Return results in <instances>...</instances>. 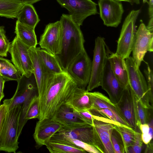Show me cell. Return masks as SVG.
<instances>
[{
    "instance_id": "cell-41",
    "label": "cell",
    "mask_w": 153,
    "mask_h": 153,
    "mask_svg": "<svg viewBox=\"0 0 153 153\" xmlns=\"http://www.w3.org/2000/svg\"><path fill=\"white\" fill-rule=\"evenodd\" d=\"M149 125L148 124H141L140 128L141 134H147L149 133Z\"/></svg>"
},
{
    "instance_id": "cell-40",
    "label": "cell",
    "mask_w": 153,
    "mask_h": 153,
    "mask_svg": "<svg viewBox=\"0 0 153 153\" xmlns=\"http://www.w3.org/2000/svg\"><path fill=\"white\" fill-rule=\"evenodd\" d=\"M5 82L4 79L0 75V97L2 99L4 97L3 90L4 84Z\"/></svg>"
},
{
    "instance_id": "cell-19",
    "label": "cell",
    "mask_w": 153,
    "mask_h": 153,
    "mask_svg": "<svg viewBox=\"0 0 153 153\" xmlns=\"http://www.w3.org/2000/svg\"><path fill=\"white\" fill-rule=\"evenodd\" d=\"M29 51L33 65V74L34 76L39 98L42 90L54 74H50L44 66L38 55L36 47L30 48Z\"/></svg>"
},
{
    "instance_id": "cell-20",
    "label": "cell",
    "mask_w": 153,
    "mask_h": 153,
    "mask_svg": "<svg viewBox=\"0 0 153 153\" xmlns=\"http://www.w3.org/2000/svg\"><path fill=\"white\" fill-rule=\"evenodd\" d=\"M51 118L63 128H72L89 125L84 122L71 108L65 104L55 112Z\"/></svg>"
},
{
    "instance_id": "cell-30",
    "label": "cell",
    "mask_w": 153,
    "mask_h": 153,
    "mask_svg": "<svg viewBox=\"0 0 153 153\" xmlns=\"http://www.w3.org/2000/svg\"><path fill=\"white\" fill-rule=\"evenodd\" d=\"M114 128L119 133L122 140L124 153H127L128 148L134 141L136 131L130 127L123 125H114Z\"/></svg>"
},
{
    "instance_id": "cell-27",
    "label": "cell",
    "mask_w": 153,
    "mask_h": 153,
    "mask_svg": "<svg viewBox=\"0 0 153 153\" xmlns=\"http://www.w3.org/2000/svg\"><path fill=\"white\" fill-rule=\"evenodd\" d=\"M0 75L4 79L6 82L17 81L22 75L9 60L0 57Z\"/></svg>"
},
{
    "instance_id": "cell-36",
    "label": "cell",
    "mask_w": 153,
    "mask_h": 153,
    "mask_svg": "<svg viewBox=\"0 0 153 153\" xmlns=\"http://www.w3.org/2000/svg\"><path fill=\"white\" fill-rule=\"evenodd\" d=\"M74 111L84 122L88 124L93 125L94 117L89 110H79L73 109Z\"/></svg>"
},
{
    "instance_id": "cell-15",
    "label": "cell",
    "mask_w": 153,
    "mask_h": 153,
    "mask_svg": "<svg viewBox=\"0 0 153 153\" xmlns=\"http://www.w3.org/2000/svg\"><path fill=\"white\" fill-rule=\"evenodd\" d=\"M31 76L27 78L22 75L20 78L17 81V88L13 97L10 99H5L3 101L8 110L11 109L17 105L22 106L36 92L37 87H36L33 80L31 79Z\"/></svg>"
},
{
    "instance_id": "cell-5",
    "label": "cell",
    "mask_w": 153,
    "mask_h": 153,
    "mask_svg": "<svg viewBox=\"0 0 153 153\" xmlns=\"http://www.w3.org/2000/svg\"><path fill=\"white\" fill-rule=\"evenodd\" d=\"M138 99L129 84L124 89L120 98L116 104L124 120L135 131L141 133V124L137 111Z\"/></svg>"
},
{
    "instance_id": "cell-29",
    "label": "cell",
    "mask_w": 153,
    "mask_h": 153,
    "mask_svg": "<svg viewBox=\"0 0 153 153\" xmlns=\"http://www.w3.org/2000/svg\"><path fill=\"white\" fill-rule=\"evenodd\" d=\"M51 153H85L87 152L74 145L50 140L45 145Z\"/></svg>"
},
{
    "instance_id": "cell-21",
    "label": "cell",
    "mask_w": 153,
    "mask_h": 153,
    "mask_svg": "<svg viewBox=\"0 0 153 153\" xmlns=\"http://www.w3.org/2000/svg\"><path fill=\"white\" fill-rule=\"evenodd\" d=\"M86 94L89 97L91 103V109L97 110L108 108L112 111L118 123L125 126L130 127L124 120L116 104L112 103L109 98L99 92L87 91Z\"/></svg>"
},
{
    "instance_id": "cell-6",
    "label": "cell",
    "mask_w": 153,
    "mask_h": 153,
    "mask_svg": "<svg viewBox=\"0 0 153 153\" xmlns=\"http://www.w3.org/2000/svg\"><path fill=\"white\" fill-rule=\"evenodd\" d=\"M140 10H132L126 17L117 41L116 53L126 59L132 51L135 33V24Z\"/></svg>"
},
{
    "instance_id": "cell-47",
    "label": "cell",
    "mask_w": 153,
    "mask_h": 153,
    "mask_svg": "<svg viewBox=\"0 0 153 153\" xmlns=\"http://www.w3.org/2000/svg\"><path fill=\"white\" fill-rule=\"evenodd\" d=\"M129 3L131 5L134 4H140V0H129Z\"/></svg>"
},
{
    "instance_id": "cell-4",
    "label": "cell",
    "mask_w": 153,
    "mask_h": 153,
    "mask_svg": "<svg viewBox=\"0 0 153 153\" xmlns=\"http://www.w3.org/2000/svg\"><path fill=\"white\" fill-rule=\"evenodd\" d=\"M129 85L135 94L138 101L144 107L152 109L153 94L149 90L147 82L132 59H126Z\"/></svg>"
},
{
    "instance_id": "cell-13",
    "label": "cell",
    "mask_w": 153,
    "mask_h": 153,
    "mask_svg": "<svg viewBox=\"0 0 153 153\" xmlns=\"http://www.w3.org/2000/svg\"><path fill=\"white\" fill-rule=\"evenodd\" d=\"M62 38L59 21L50 23L46 26L41 35L39 44L42 49L56 55L60 52Z\"/></svg>"
},
{
    "instance_id": "cell-25",
    "label": "cell",
    "mask_w": 153,
    "mask_h": 153,
    "mask_svg": "<svg viewBox=\"0 0 153 153\" xmlns=\"http://www.w3.org/2000/svg\"><path fill=\"white\" fill-rule=\"evenodd\" d=\"M16 18L20 23L34 28L40 21L34 7L30 4L23 5L19 11Z\"/></svg>"
},
{
    "instance_id": "cell-33",
    "label": "cell",
    "mask_w": 153,
    "mask_h": 153,
    "mask_svg": "<svg viewBox=\"0 0 153 153\" xmlns=\"http://www.w3.org/2000/svg\"><path fill=\"white\" fill-rule=\"evenodd\" d=\"M111 141L114 153H124L122 140L119 133L114 128L112 133Z\"/></svg>"
},
{
    "instance_id": "cell-8",
    "label": "cell",
    "mask_w": 153,
    "mask_h": 153,
    "mask_svg": "<svg viewBox=\"0 0 153 153\" xmlns=\"http://www.w3.org/2000/svg\"><path fill=\"white\" fill-rule=\"evenodd\" d=\"M30 48L16 36L10 44L9 51L13 65L22 75L27 78L31 76L33 72Z\"/></svg>"
},
{
    "instance_id": "cell-17",
    "label": "cell",
    "mask_w": 153,
    "mask_h": 153,
    "mask_svg": "<svg viewBox=\"0 0 153 153\" xmlns=\"http://www.w3.org/2000/svg\"><path fill=\"white\" fill-rule=\"evenodd\" d=\"M100 86L107 93L110 100L114 104L118 102L125 88L115 76L108 59L105 65Z\"/></svg>"
},
{
    "instance_id": "cell-38",
    "label": "cell",
    "mask_w": 153,
    "mask_h": 153,
    "mask_svg": "<svg viewBox=\"0 0 153 153\" xmlns=\"http://www.w3.org/2000/svg\"><path fill=\"white\" fill-rule=\"evenodd\" d=\"M7 108L6 105L3 103L0 105V134L5 119Z\"/></svg>"
},
{
    "instance_id": "cell-18",
    "label": "cell",
    "mask_w": 153,
    "mask_h": 153,
    "mask_svg": "<svg viewBox=\"0 0 153 153\" xmlns=\"http://www.w3.org/2000/svg\"><path fill=\"white\" fill-rule=\"evenodd\" d=\"M63 128V126L51 118L39 120L33 134L37 147L46 145L52 136Z\"/></svg>"
},
{
    "instance_id": "cell-43",
    "label": "cell",
    "mask_w": 153,
    "mask_h": 153,
    "mask_svg": "<svg viewBox=\"0 0 153 153\" xmlns=\"http://www.w3.org/2000/svg\"><path fill=\"white\" fill-rule=\"evenodd\" d=\"M153 17L150 18V19L147 26V29L152 33H153Z\"/></svg>"
},
{
    "instance_id": "cell-14",
    "label": "cell",
    "mask_w": 153,
    "mask_h": 153,
    "mask_svg": "<svg viewBox=\"0 0 153 153\" xmlns=\"http://www.w3.org/2000/svg\"><path fill=\"white\" fill-rule=\"evenodd\" d=\"M100 16L105 25L117 27L121 23L124 10L121 1L116 0H99Z\"/></svg>"
},
{
    "instance_id": "cell-3",
    "label": "cell",
    "mask_w": 153,
    "mask_h": 153,
    "mask_svg": "<svg viewBox=\"0 0 153 153\" xmlns=\"http://www.w3.org/2000/svg\"><path fill=\"white\" fill-rule=\"evenodd\" d=\"M21 109L20 105L7 109L0 134V151L15 153L19 148L18 130Z\"/></svg>"
},
{
    "instance_id": "cell-1",
    "label": "cell",
    "mask_w": 153,
    "mask_h": 153,
    "mask_svg": "<svg viewBox=\"0 0 153 153\" xmlns=\"http://www.w3.org/2000/svg\"><path fill=\"white\" fill-rule=\"evenodd\" d=\"M77 86L75 82L66 71L53 75L39 98V120L51 118L57 110L65 103Z\"/></svg>"
},
{
    "instance_id": "cell-39",
    "label": "cell",
    "mask_w": 153,
    "mask_h": 153,
    "mask_svg": "<svg viewBox=\"0 0 153 153\" xmlns=\"http://www.w3.org/2000/svg\"><path fill=\"white\" fill-rule=\"evenodd\" d=\"M141 136L143 143H144L146 145L150 142L153 138V136L151 135L149 133L141 134Z\"/></svg>"
},
{
    "instance_id": "cell-49",
    "label": "cell",
    "mask_w": 153,
    "mask_h": 153,
    "mask_svg": "<svg viewBox=\"0 0 153 153\" xmlns=\"http://www.w3.org/2000/svg\"><path fill=\"white\" fill-rule=\"evenodd\" d=\"M2 99L0 97V102H1V100Z\"/></svg>"
},
{
    "instance_id": "cell-12",
    "label": "cell",
    "mask_w": 153,
    "mask_h": 153,
    "mask_svg": "<svg viewBox=\"0 0 153 153\" xmlns=\"http://www.w3.org/2000/svg\"><path fill=\"white\" fill-rule=\"evenodd\" d=\"M153 51V33L149 31L141 22L135 33L132 50V59L139 68L148 51Z\"/></svg>"
},
{
    "instance_id": "cell-23",
    "label": "cell",
    "mask_w": 153,
    "mask_h": 153,
    "mask_svg": "<svg viewBox=\"0 0 153 153\" xmlns=\"http://www.w3.org/2000/svg\"><path fill=\"white\" fill-rule=\"evenodd\" d=\"M85 88L77 86L65 104L73 109L79 110H89L92 104Z\"/></svg>"
},
{
    "instance_id": "cell-16",
    "label": "cell",
    "mask_w": 153,
    "mask_h": 153,
    "mask_svg": "<svg viewBox=\"0 0 153 153\" xmlns=\"http://www.w3.org/2000/svg\"><path fill=\"white\" fill-rule=\"evenodd\" d=\"M93 115L94 117L93 125L103 146L105 153H114L111 137L114 125H124L101 116Z\"/></svg>"
},
{
    "instance_id": "cell-35",
    "label": "cell",
    "mask_w": 153,
    "mask_h": 153,
    "mask_svg": "<svg viewBox=\"0 0 153 153\" xmlns=\"http://www.w3.org/2000/svg\"><path fill=\"white\" fill-rule=\"evenodd\" d=\"M141 133L136 132L135 138L132 145L128 149L127 153H140L142 150L143 142Z\"/></svg>"
},
{
    "instance_id": "cell-34",
    "label": "cell",
    "mask_w": 153,
    "mask_h": 153,
    "mask_svg": "<svg viewBox=\"0 0 153 153\" xmlns=\"http://www.w3.org/2000/svg\"><path fill=\"white\" fill-rule=\"evenodd\" d=\"M143 107L138 101L137 111L139 119L141 124H148L152 118L149 110Z\"/></svg>"
},
{
    "instance_id": "cell-44",
    "label": "cell",
    "mask_w": 153,
    "mask_h": 153,
    "mask_svg": "<svg viewBox=\"0 0 153 153\" xmlns=\"http://www.w3.org/2000/svg\"><path fill=\"white\" fill-rule=\"evenodd\" d=\"M21 2L24 4H33L41 0H14Z\"/></svg>"
},
{
    "instance_id": "cell-24",
    "label": "cell",
    "mask_w": 153,
    "mask_h": 153,
    "mask_svg": "<svg viewBox=\"0 0 153 153\" xmlns=\"http://www.w3.org/2000/svg\"><path fill=\"white\" fill-rule=\"evenodd\" d=\"M15 33L16 36L30 48H35L37 44L35 28L22 24L17 20Z\"/></svg>"
},
{
    "instance_id": "cell-28",
    "label": "cell",
    "mask_w": 153,
    "mask_h": 153,
    "mask_svg": "<svg viewBox=\"0 0 153 153\" xmlns=\"http://www.w3.org/2000/svg\"><path fill=\"white\" fill-rule=\"evenodd\" d=\"M24 4L14 0H0V16L16 18L19 11Z\"/></svg>"
},
{
    "instance_id": "cell-45",
    "label": "cell",
    "mask_w": 153,
    "mask_h": 153,
    "mask_svg": "<svg viewBox=\"0 0 153 153\" xmlns=\"http://www.w3.org/2000/svg\"><path fill=\"white\" fill-rule=\"evenodd\" d=\"M6 38L4 27L3 26H0V38Z\"/></svg>"
},
{
    "instance_id": "cell-32",
    "label": "cell",
    "mask_w": 153,
    "mask_h": 153,
    "mask_svg": "<svg viewBox=\"0 0 153 153\" xmlns=\"http://www.w3.org/2000/svg\"><path fill=\"white\" fill-rule=\"evenodd\" d=\"M40 114V105L39 97L36 95L34 97L27 111L25 119L27 121L39 117Z\"/></svg>"
},
{
    "instance_id": "cell-42",
    "label": "cell",
    "mask_w": 153,
    "mask_h": 153,
    "mask_svg": "<svg viewBox=\"0 0 153 153\" xmlns=\"http://www.w3.org/2000/svg\"><path fill=\"white\" fill-rule=\"evenodd\" d=\"M149 5V14L150 18L153 17V0H148Z\"/></svg>"
},
{
    "instance_id": "cell-48",
    "label": "cell",
    "mask_w": 153,
    "mask_h": 153,
    "mask_svg": "<svg viewBox=\"0 0 153 153\" xmlns=\"http://www.w3.org/2000/svg\"><path fill=\"white\" fill-rule=\"evenodd\" d=\"M116 0L120 1H126V2H128L129 3V2H130L129 1V0Z\"/></svg>"
},
{
    "instance_id": "cell-9",
    "label": "cell",
    "mask_w": 153,
    "mask_h": 153,
    "mask_svg": "<svg viewBox=\"0 0 153 153\" xmlns=\"http://www.w3.org/2000/svg\"><path fill=\"white\" fill-rule=\"evenodd\" d=\"M53 136L78 140L94 146L100 153H105L103 146L93 125H87L72 128H63Z\"/></svg>"
},
{
    "instance_id": "cell-11",
    "label": "cell",
    "mask_w": 153,
    "mask_h": 153,
    "mask_svg": "<svg viewBox=\"0 0 153 153\" xmlns=\"http://www.w3.org/2000/svg\"><path fill=\"white\" fill-rule=\"evenodd\" d=\"M68 11L74 21L79 26L88 17L98 13L97 4L91 0H56Z\"/></svg>"
},
{
    "instance_id": "cell-7",
    "label": "cell",
    "mask_w": 153,
    "mask_h": 153,
    "mask_svg": "<svg viewBox=\"0 0 153 153\" xmlns=\"http://www.w3.org/2000/svg\"><path fill=\"white\" fill-rule=\"evenodd\" d=\"M103 38L98 36L95 39L91 74L86 91H91L101 85V82L108 55Z\"/></svg>"
},
{
    "instance_id": "cell-26",
    "label": "cell",
    "mask_w": 153,
    "mask_h": 153,
    "mask_svg": "<svg viewBox=\"0 0 153 153\" xmlns=\"http://www.w3.org/2000/svg\"><path fill=\"white\" fill-rule=\"evenodd\" d=\"M36 49L40 59L50 74H54L64 71L56 55L39 48H36Z\"/></svg>"
},
{
    "instance_id": "cell-31",
    "label": "cell",
    "mask_w": 153,
    "mask_h": 153,
    "mask_svg": "<svg viewBox=\"0 0 153 153\" xmlns=\"http://www.w3.org/2000/svg\"><path fill=\"white\" fill-rule=\"evenodd\" d=\"M50 140L60 142L74 145L83 149L87 152L90 153H100L99 151L94 146L78 140L53 136Z\"/></svg>"
},
{
    "instance_id": "cell-22",
    "label": "cell",
    "mask_w": 153,
    "mask_h": 153,
    "mask_svg": "<svg viewBox=\"0 0 153 153\" xmlns=\"http://www.w3.org/2000/svg\"><path fill=\"white\" fill-rule=\"evenodd\" d=\"M108 54L111 69L122 86L125 88L128 85V76L125 59L116 53Z\"/></svg>"
},
{
    "instance_id": "cell-46",
    "label": "cell",
    "mask_w": 153,
    "mask_h": 153,
    "mask_svg": "<svg viewBox=\"0 0 153 153\" xmlns=\"http://www.w3.org/2000/svg\"><path fill=\"white\" fill-rule=\"evenodd\" d=\"M146 145H147V146L146 147V149L145 152H151L150 151L151 150L152 151L153 150L152 143H151L150 142Z\"/></svg>"
},
{
    "instance_id": "cell-2",
    "label": "cell",
    "mask_w": 153,
    "mask_h": 153,
    "mask_svg": "<svg viewBox=\"0 0 153 153\" xmlns=\"http://www.w3.org/2000/svg\"><path fill=\"white\" fill-rule=\"evenodd\" d=\"M59 22L62 38L60 53L56 56L62 68L66 71L73 60L85 50V40L80 26L69 14H62Z\"/></svg>"
},
{
    "instance_id": "cell-10",
    "label": "cell",
    "mask_w": 153,
    "mask_h": 153,
    "mask_svg": "<svg viewBox=\"0 0 153 153\" xmlns=\"http://www.w3.org/2000/svg\"><path fill=\"white\" fill-rule=\"evenodd\" d=\"M92 66V62L85 50L73 60L66 71L77 86L85 89L90 81Z\"/></svg>"
},
{
    "instance_id": "cell-37",
    "label": "cell",
    "mask_w": 153,
    "mask_h": 153,
    "mask_svg": "<svg viewBox=\"0 0 153 153\" xmlns=\"http://www.w3.org/2000/svg\"><path fill=\"white\" fill-rule=\"evenodd\" d=\"M10 43L6 38H0V56L6 57L9 52Z\"/></svg>"
}]
</instances>
